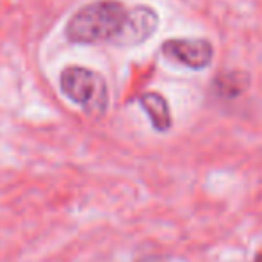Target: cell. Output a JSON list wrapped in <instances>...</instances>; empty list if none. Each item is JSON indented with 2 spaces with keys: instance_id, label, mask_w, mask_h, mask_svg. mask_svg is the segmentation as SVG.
Segmentation results:
<instances>
[{
  "instance_id": "cell-5",
  "label": "cell",
  "mask_w": 262,
  "mask_h": 262,
  "mask_svg": "<svg viewBox=\"0 0 262 262\" xmlns=\"http://www.w3.org/2000/svg\"><path fill=\"white\" fill-rule=\"evenodd\" d=\"M250 75L245 72H227L214 79V90L225 98H235L248 90Z\"/></svg>"
},
{
  "instance_id": "cell-6",
  "label": "cell",
  "mask_w": 262,
  "mask_h": 262,
  "mask_svg": "<svg viewBox=\"0 0 262 262\" xmlns=\"http://www.w3.org/2000/svg\"><path fill=\"white\" fill-rule=\"evenodd\" d=\"M255 262H262V253H260V255H257V259H255Z\"/></svg>"
},
{
  "instance_id": "cell-4",
  "label": "cell",
  "mask_w": 262,
  "mask_h": 262,
  "mask_svg": "<svg viewBox=\"0 0 262 262\" xmlns=\"http://www.w3.org/2000/svg\"><path fill=\"white\" fill-rule=\"evenodd\" d=\"M139 104L146 111L156 130L166 132L171 128V113H169V105L162 95L152 93V91L150 93H143L139 97Z\"/></svg>"
},
{
  "instance_id": "cell-2",
  "label": "cell",
  "mask_w": 262,
  "mask_h": 262,
  "mask_svg": "<svg viewBox=\"0 0 262 262\" xmlns=\"http://www.w3.org/2000/svg\"><path fill=\"white\" fill-rule=\"evenodd\" d=\"M61 91L90 114H102L109 102L105 79L86 66H66L59 77Z\"/></svg>"
},
{
  "instance_id": "cell-3",
  "label": "cell",
  "mask_w": 262,
  "mask_h": 262,
  "mask_svg": "<svg viewBox=\"0 0 262 262\" xmlns=\"http://www.w3.org/2000/svg\"><path fill=\"white\" fill-rule=\"evenodd\" d=\"M162 54L191 70H204L212 62L214 47L205 38H171L162 43Z\"/></svg>"
},
{
  "instance_id": "cell-1",
  "label": "cell",
  "mask_w": 262,
  "mask_h": 262,
  "mask_svg": "<svg viewBox=\"0 0 262 262\" xmlns=\"http://www.w3.org/2000/svg\"><path fill=\"white\" fill-rule=\"evenodd\" d=\"M130 20L132 7H127L120 0H95L70 16L64 31L72 43H113L127 47Z\"/></svg>"
}]
</instances>
